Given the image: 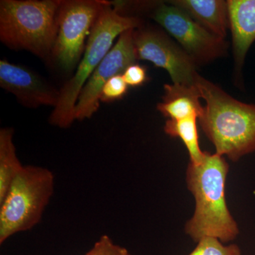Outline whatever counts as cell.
Returning <instances> with one entry per match:
<instances>
[{
  "mask_svg": "<svg viewBox=\"0 0 255 255\" xmlns=\"http://www.w3.org/2000/svg\"><path fill=\"white\" fill-rule=\"evenodd\" d=\"M105 0H62L58 11V31L51 59L62 70L78 67L99 16L110 5Z\"/></svg>",
  "mask_w": 255,
  "mask_h": 255,
  "instance_id": "6",
  "label": "cell"
},
{
  "mask_svg": "<svg viewBox=\"0 0 255 255\" xmlns=\"http://www.w3.org/2000/svg\"><path fill=\"white\" fill-rule=\"evenodd\" d=\"M169 4L179 8L213 34L227 36L230 28L228 1L224 0H172Z\"/></svg>",
  "mask_w": 255,
  "mask_h": 255,
  "instance_id": "12",
  "label": "cell"
},
{
  "mask_svg": "<svg viewBox=\"0 0 255 255\" xmlns=\"http://www.w3.org/2000/svg\"><path fill=\"white\" fill-rule=\"evenodd\" d=\"M151 16L187 53L196 66L226 56L229 44L201 26L185 11L173 5L155 3Z\"/></svg>",
  "mask_w": 255,
  "mask_h": 255,
  "instance_id": "7",
  "label": "cell"
},
{
  "mask_svg": "<svg viewBox=\"0 0 255 255\" xmlns=\"http://www.w3.org/2000/svg\"><path fill=\"white\" fill-rule=\"evenodd\" d=\"M228 4L236 71L241 72L255 41V0H228Z\"/></svg>",
  "mask_w": 255,
  "mask_h": 255,
  "instance_id": "11",
  "label": "cell"
},
{
  "mask_svg": "<svg viewBox=\"0 0 255 255\" xmlns=\"http://www.w3.org/2000/svg\"><path fill=\"white\" fill-rule=\"evenodd\" d=\"M164 90L163 102L157 104V110L164 117L179 120L193 116L201 117L204 107L201 105V93L196 85L166 84Z\"/></svg>",
  "mask_w": 255,
  "mask_h": 255,
  "instance_id": "13",
  "label": "cell"
},
{
  "mask_svg": "<svg viewBox=\"0 0 255 255\" xmlns=\"http://www.w3.org/2000/svg\"><path fill=\"white\" fill-rule=\"evenodd\" d=\"M195 85L206 102L198 121L216 153L236 162L255 152V105L233 98L200 75Z\"/></svg>",
  "mask_w": 255,
  "mask_h": 255,
  "instance_id": "2",
  "label": "cell"
},
{
  "mask_svg": "<svg viewBox=\"0 0 255 255\" xmlns=\"http://www.w3.org/2000/svg\"><path fill=\"white\" fill-rule=\"evenodd\" d=\"M13 136L14 129L11 128L0 130V204L23 167L16 155Z\"/></svg>",
  "mask_w": 255,
  "mask_h": 255,
  "instance_id": "14",
  "label": "cell"
},
{
  "mask_svg": "<svg viewBox=\"0 0 255 255\" xmlns=\"http://www.w3.org/2000/svg\"><path fill=\"white\" fill-rule=\"evenodd\" d=\"M128 85L122 75H116L105 84L101 92L100 101L111 102L121 100L127 94Z\"/></svg>",
  "mask_w": 255,
  "mask_h": 255,
  "instance_id": "17",
  "label": "cell"
},
{
  "mask_svg": "<svg viewBox=\"0 0 255 255\" xmlns=\"http://www.w3.org/2000/svg\"><path fill=\"white\" fill-rule=\"evenodd\" d=\"M122 76L128 86H141L147 80V72L143 66L132 64L124 71Z\"/></svg>",
  "mask_w": 255,
  "mask_h": 255,
  "instance_id": "19",
  "label": "cell"
},
{
  "mask_svg": "<svg viewBox=\"0 0 255 255\" xmlns=\"http://www.w3.org/2000/svg\"><path fill=\"white\" fill-rule=\"evenodd\" d=\"M189 255H243L236 244L226 246L216 238L205 237L197 242V246Z\"/></svg>",
  "mask_w": 255,
  "mask_h": 255,
  "instance_id": "16",
  "label": "cell"
},
{
  "mask_svg": "<svg viewBox=\"0 0 255 255\" xmlns=\"http://www.w3.org/2000/svg\"><path fill=\"white\" fill-rule=\"evenodd\" d=\"M0 86L28 108L58 105L60 90L38 74L21 65L0 60Z\"/></svg>",
  "mask_w": 255,
  "mask_h": 255,
  "instance_id": "10",
  "label": "cell"
},
{
  "mask_svg": "<svg viewBox=\"0 0 255 255\" xmlns=\"http://www.w3.org/2000/svg\"><path fill=\"white\" fill-rule=\"evenodd\" d=\"M142 25L137 16H124L108 5L101 13L89 36L85 52L75 75L60 90L58 105L53 108L49 123L68 128L75 122L74 110L80 92L88 79L112 49L117 37L124 31L136 29Z\"/></svg>",
  "mask_w": 255,
  "mask_h": 255,
  "instance_id": "4",
  "label": "cell"
},
{
  "mask_svg": "<svg viewBox=\"0 0 255 255\" xmlns=\"http://www.w3.org/2000/svg\"><path fill=\"white\" fill-rule=\"evenodd\" d=\"M85 255H132L127 248L115 244L107 235L101 236Z\"/></svg>",
  "mask_w": 255,
  "mask_h": 255,
  "instance_id": "18",
  "label": "cell"
},
{
  "mask_svg": "<svg viewBox=\"0 0 255 255\" xmlns=\"http://www.w3.org/2000/svg\"><path fill=\"white\" fill-rule=\"evenodd\" d=\"M133 42L137 60H147L164 69L174 84L195 85L197 66L165 32L142 25L133 30Z\"/></svg>",
  "mask_w": 255,
  "mask_h": 255,
  "instance_id": "8",
  "label": "cell"
},
{
  "mask_svg": "<svg viewBox=\"0 0 255 255\" xmlns=\"http://www.w3.org/2000/svg\"><path fill=\"white\" fill-rule=\"evenodd\" d=\"M62 0H1L0 40L11 49L27 50L50 61Z\"/></svg>",
  "mask_w": 255,
  "mask_h": 255,
  "instance_id": "3",
  "label": "cell"
},
{
  "mask_svg": "<svg viewBox=\"0 0 255 255\" xmlns=\"http://www.w3.org/2000/svg\"><path fill=\"white\" fill-rule=\"evenodd\" d=\"M229 164L223 156L205 151L201 163L189 162L186 172L188 189L194 198L195 209L184 226V232L197 243L201 238H217L223 243L239 236L237 221L226 201Z\"/></svg>",
  "mask_w": 255,
  "mask_h": 255,
  "instance_id": "1",
  "label": "cell"
},
{
  "mask_svg": "<svg viewBox=\"0 0 255 255\" xmlns=\"http://www.w3.org/2000/svg\"><path fill=\"white\" fill-rule=\"evenodd\" d=\"M133 30H128L96 68L80 92L74 110V120L91 118L100 107L101 92L111 78L122 75L127 68L135 64L137 56L133 42Z\"/></svg>",
  "mask_w": 255,
  "mask_h": 255,
  "instance_id": "9",
  "label": "cell"
},
{
  "mask_svg": "<svg viewBox=\"0 0 255 255\" xmlns=\"http://www.w3.org/2000/svg\"><path fill=\"white\" fill-rule=\"evenodd\" d=\"M54 187L55 176L50 169L23 166L0 204V245L40 223Z\"/></svg>",
  "mask_w": 255,
  "mask_h": 255,
  "instance_id": "5",
  "label": "cell"
},
{
  "mask_svg": "<svg viewBox=\"0 0 255 255\" xmlns=\"http://www.w3.org/2000/svg\"><path fill=\"white\" fill-rule=\"evenodd\" d=\"M198 117L172 120L168 119L164 127V131L167 135L173 137H179L187 147L191 163L198 164L202 162L205 156V151L201 150L199 142L198 132Z\"/></svg>",
  "mask_w": 255,
  "mask_h": 255,
  "instance_id": "15",
  "label": "cell"
}]
</instances>
